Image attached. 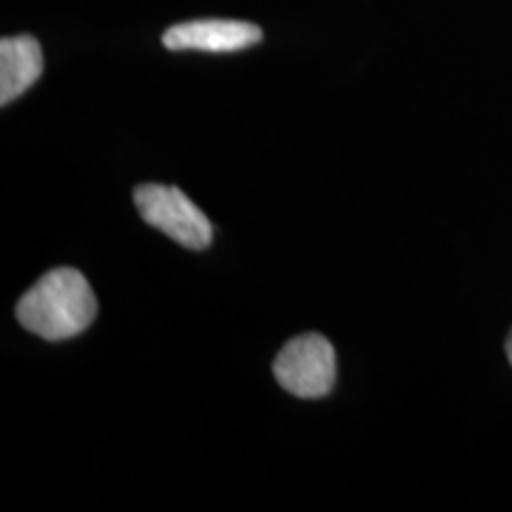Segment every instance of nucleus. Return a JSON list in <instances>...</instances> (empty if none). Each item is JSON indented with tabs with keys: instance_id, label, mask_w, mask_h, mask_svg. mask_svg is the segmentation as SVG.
Instances as JSON below:
<instances>
[{
	"instance_id": "nucleus-3",
	"label": "nucleus",
	"mask_w": 512,
	"mask_h": 512,
	"mask_svg": "<svg viewBox=\"0 0 512 512\" xmlns=\"http://www.w3.org/2000/svg\"><path fill=\"white\" fill-rule=\"evenodd\" d=\"M273 375L285 392L299 399H323L335 387V349L318 332L294 337L275 358Z\"/></svg>"
},
{
	"instance_id": "nucleus-1",
	"label": "nucleus",
	"mask_w": 512,
	"mask_h": 512,
	"mask_svg": "<svg viewBox=\"0 0 512 512\" xmlns=\"http://www.w3.org/2000/svg\"><path fill=\"white\" fill-rule=\"evenodd\" d=\"M98 302L86 275L76 268H55L19 299L17 320L34 335L60 342L81 335L93 323Z\"/></svg>"
},
{
	"instance_id": "nucleus-4",
	"label": "nucleus",
	"mask_w": 512,
	"mask_h": 512,
	"mask_svg": "<svg viewBox=\"0 0 512 512\" xmlns=\"http://www.w3.org/2000/svg\"><path fill=\"white\" fill-rule=\"evenodd\" d=\"M264 38L256 24L238 19H195L166 29L164 46L169 50H200V53H238Z\"/></svg>"
},
{
	"instance_id": "nucleus-5",
	"label": "nucleus",
	"mask_w": 512,
	"mask_h": 512,
	"mask_svg": "<svg viewBox=\"0 0 512 512\" xmlns=\"http://www.w3.org/2000/svg\"><path fill=\"white\" fill-rule=\"evenodd\" d=\"M43 74V50L34 36H5L0 41V105H10Z\"/></svg>"
},
{
	"instance_id": "nucleus-2",
	"label": "nucleus",
	"mask_w": 512,
	"mask_h": 512,
	"mask_svg": "<svg viewBox=\"0 0 512 512\" xmlns=\"http://www.w3.org/2000/svg\"><path fill=\"white\" fill-rule=\"evenodd\" d=\"M136 207L147 226L162 230L171 240L188 249H207L214 228L200 207L181 188L145 183L136 188Z\"/></svg>"
},
{
	"instance_id": "nucleus-6",
	"label": "nucleus",
	"mask_w": 512,
	"mask_h": 512,
	"mask_svg": "<svg viewBox=\"0 0 512 512\" xmlns=\"http://www.w3.org/2000/svg\"><path fill=\"white\" fill-rule=\"evenodd\" d=\"M505 351H508V358H510V363H512V332H510L508 342H505Z\"/></svg>"
}]
</instances>
